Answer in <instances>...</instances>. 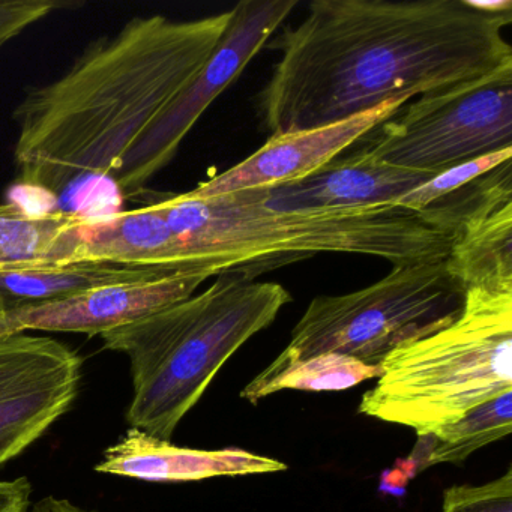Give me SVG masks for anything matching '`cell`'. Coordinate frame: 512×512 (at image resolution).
<instances>
[{
    "mask_svg": "<svg viewBox=\"0 0 512 512\" xmlns=\"http://www.w3.org/2000/svg\"><path fill=\"white\" fill-rule=\"evenodd\" d=\"M512 4L470 0H316L260 94L266 130H311L512 64Z\"/></svg>",
    "mask_w": 512,
    "mask_h": 512,
    "instance_id": "cell-1",
    "label": "cell"
},
{
    "mask_svg": "<svg viewBox=\"0 0 512 512\" xmlns=\"http://www.w3.org/2000/svg\"><path fill=\"white\" fill-rule=\"evenodd\" d=\"M230 16L136 17L92 43L61 79L29 91L14 110L23 182L58 194L82 176L115 178L211 58Z\"/></svg>",
    "mask_w": 512,
    "mask_h": 512,
    "instance_id": "cell-2",
    "label": "cell"
},
{
    "mask_svg": "<svg viewBox=\"0 0 512 512\" xmlns=\"http://www.w3.org/2000/svg\"><path fill=\"white\" fill-rule=\"evenodd\" d=\"M178 236L188 269L211 277L253 278L319 253L362 254L392 265L436 262L449 256L457 232L436 206L422 212L394 205L280 212L251 191L196 199H154Z\"/></svg>",
    "mask_w": 512,
    "mask_h": 512,
    "instance_id": "cell-3",
    "label": "cell"
},
{
    "mask_svg": "<svg viewBox=\"0 0 512 512\" xmlns=\"http://www.w3.org/2000/svg\"><path fill=\"white\" fill-rule=\"evenodd\" d=\"M217 277L200 295L100 335L130 359L131 428L172 439L224 364L292 302L281 284Z\"/></svg>",
    "mask_w": 512,
    "mask_h": 512,
    "instance_id": "cell-4",
    "label": "cell"
},
{
    "mask_svg": "<svg viewBox=\"0 0 512 512\" xmlns=\"http://www.w3.org/2000/svg\"><path fill=\"white\" fill-rule=\"evenodd\" d=\"M359 413L430 436L512 391V295L470 289L460 313L382 362Z\"/></svg>",
    "mask_w": 512,
    "mask_h": 512,
    "instance_id": "cell-5",
    "label": "cell"
},
{
    "mask_svg": "<svg viewBox=\"0 0 512 512\" xmlns=\"http://www.w3.org/2000/svg\"><path fill=\"white\" fill-rule=\"evenodd\" d=\"M464 293L445 259L394 265L365 289L317 296L293 328L286 349L257 377L265 379L320 353H341L379 367L401 344L451 322L463 308Z\"/></svg>",
    "mask_w": 512,
    "mask_h": 512,
    "instance_id": "cell-6",
    "label": "cell"
},
{
    "mask_svg": "<svg viewBox=\"0 0 512 512\" xmlns=\"http://www.w3.org/2000/svg\"><path fill=\"white\" fill-rule=\"evenodd\" d=\"M361 140L370 157L434 175L511 149L512 64L419 95Z\"/></svg>",
    "mask_w": 512,
    "mask_h": 512,
    "instance_id": "cell-7",
    "label": "cell"
},
{
    "mask_svg": "<svg viewBox=\"0 0 512 512\" xmlns=\"http://www.w3.org/2000/svg\"><path fill=\"white\" fill-rule=\"evenodd\" d=\"M296 7L298 0H242L230 10L229 25L211 58L134 145L113 178L122 193H140L175 158L200 116L241 76Z\"/></svg>",
    "mask_w": 512,
    "mask_h": 512,
    "instance_id": "cell-8",
    "label": "cell"
},
{
    "mask_svg": "<svg viewBox=\"0 0 512 512\" xmlns=\"http://www.w3.org/2000/svg\"><path fill=\"white\" fill-rule=\"evenodd\" d=\"M82 359L49 337H0V466L40 439L77 397Z\"/></svg>",
    "mask_w": 512,
    "mask_h": 512,
    "instance_id": "cell-9",
    "label": "cell"
},
{
    "mask_svg": "<svg viewBox=\"0 0 512 512\" xmlns=\"http://www.w3.org/2000/svg\"><path fill=\"white\" fill-rule=\"evenodd\" d=\"M211 275L184 272L157 280L109 284L58 301L0 313V337L25 331L101 335L191 298Z\"/></svg>",
    "mask_w": 512,
    "mask_h": 512,
    "instance_id": "cell-10",
    "label": "cell"
},
{
    "mask_svg": "<svg viewBox=\"0 0 512 512\" xmlns=\"http://www.w3.org/2000/svg\"><path fill=\"white\" fill-rule=\"evenodd\" d=\"M409 100V97L395 98L335 124L274 134L247 160L202 182L187 194L196 199H208L301 181L340 157L341 152L392 118Z\"/></svg>",
    "mask_w": 512,
    "mask_h": 512,
    "instance_id": "cell-11",
    "label": "cell"
},
{
    "mask_svg": "<svg viewBox=\"0 0 512 512\" xmlns=\"http://www.w3.org/2000/svg\"><path fill=\"white\" fill-rule=\"evenodd\" d=\"M446 269L464 292L512 295V160L476 182Z\"/></svg>",
    "mask_w": 512,
    "mask_h": 512,
    "instance_id": "cell-12",
    "label": "cell"
},
{
    "mask_svg": "<svg viewBox=\"0 0 512 512\" xmlns=\"http://www.w3.org/2000/svg\"><path fill=\"white\" fill-rule=\"evenodd\" d=\"M433 176L391 166L358 149L346 158H335L301 181L248 191L265 208L280 212L395 205Z\"/></svg>",
    "mask_w": 512,
    "mask_h": 512,
    "instance_id": "cell-13",
    "label": "cell"
},
{
    "mask_svg": "<svg viewBox=\"0 0 512 512\" xmlns=\"http://www.w3.org/2000/svg\"><path fill=\"white\" fill-rule=\"evenodd\" d=\"M97 470L143 481L185 482L278 473L287 470V464L241 448H185L130 428L118 443L106 449Z\"/></svg>",
    "mask_w": 512,
    "mask_h": 512,
    "instance_id": "cell-14",
    "label": "cell"
},
{
    "mask_svg": "<svg viewBox=\"0 0 512 512\" xmlns=\"http://www.w3.org/2000/svg\"><path fill=\"white\" fill-rule=\"evenodd\" d=\"M85 260L193 272L188 269L178 236L170 229L154 200L103 220L86 218L74 235L73 254L68 263Z\"/></svg>",
    "mask_w": 512,
    "mask_h": 512,
    "instance_id": "cell-15",
    "label": "cell"
},
{
    "mask_svg": "<svg viewBox=\"0 0 512 512\" xmlns=\"http://www.w3.org/2000/svg\"><path fill=\"white\" fill-rule=\"evenodd\" d=\"M175 274L184 272L134 268L95 260L0 269V301L5 310H13L58 301L109 284L157 280Z\"/></svg>",
    "mask_w": 512,
    "mask_h": 512,
    "instance_id": "cell-16",
    "label": "cell"
},
{
    "mask_svg": "<svg viewBox=\"0 0 512 512\" xmlns=\"http://www.w3.org/2000/svg\"><path fill=\"white\" fill-rule=\"evenodd\" d=\"M85 220L77 212L0 205V269L70 262L74 235Z\"/></svg>",
    "mask_w": 512,
    "mask_h": 512,
    "instance_id": "cell-17",
    "label": "cell"
},
{
    "mask_svg": "<svg viewBox=\"0 0 512 512\" xmlns=\"http://www.w3.org/2000/svg\"><path fill=\"white\" fill-rule=\"evenodd\" d=\"M382 367L364 364L341 353H320L293 362L272 376L254 377L241 391V398L257 404L280 391L338 392L379 379Z\"/></svg>",
    "mask_w": 512,
    "mask_h": 512,
    "instance_id": "cell-18",
    "label": "cell"
},
{
    "mask_svg": "<svg viewBox=\"0 0 512 512\" xmlns=\"http://www.w3.org/2000/svg\"><path fill=\"white\" fill-rule=\"evenodd\" d=\"M512 431V391L479 404L448 427L430 434L431 452L425 469L434 464H461L473 452L502 440Z\"/></svg>",
    "mask_w": 512,
    "mask_h": 512,
    "instance_id": "cell-19",
    "label": "cell"
},
{
    "mask_svg": "<svg viewBox=\"0 0 512 512\" xmlns=\"http://www.w3.org/2000/svg\"><path fill=\"white\" fill-rule=\"evenodd\" d=\"M512 160V148L493 152L476 160L458 164L445 172L437 173L430 181L419 185L395 202L394 206L412 212H422L448 197L466 190L497 167Z\"/></svg>",
    "mask_w": 512,
    "mask_h": 512,
    "instance_id": "cell-20",
    "label": "cell"
},
{
    "mask_svg": "<svg viewBox=\"0 0 512 512\" xmlns=\"http://www.w3.org/2000/svg\"><path fill=\"white\" fill-rule=\"evenodd\" d=\"M442 512H512V467L485 484L446 488Z\"/></svg>",
    "mask_w": 512,
    "mask_h": 512,
    "instance_id": "cell-21",
    "label": "cell"
},
{
    "mask_svg": "<svg viewBox=\"0 0 512 512\" xmlns=\"http://www.w3.org/2000/svg\"><path fill=\"white\" fill-rule=\"evenodd\" d=\"M59 7L53 0H0V49Z\"/></svg>",
    "mask_w": 512,
    "mask_h": 512,
    "instance_id": "cell-22",
    "label": "cell"
},
{
    "mask_svg": "<svg viewBox=\"0 0 512 512\" xmlns=\"http://www.w3.org/2000/svg\"><path fill=\"white\" fill-rule=\"evenodd\" d=\"M32 512H91L86 509L79 508V506L71 503L67 499H56V497L49 496L41 499L37 505L34 506Z\"/></svg>",
    "mask_w": 512,
    "mask_h": 512,
    "instance_id": "cell-23",
    "label": "cell"
},
{
    "mask_svg": "<svg viewBox=\"0 0 512 512\" xmlns=\"http://www.w3.org/2000/svg\"><path fill=\"white\" fill-rule=\"evenodd\" d=\"M5 310L4 304H2V301H0V313Z\"/></svg>",
    "mask_w": 512,
    "mask_h": 512,
    "instance_id": "cell-24",
    "label": "cell"
}]
</instances>
